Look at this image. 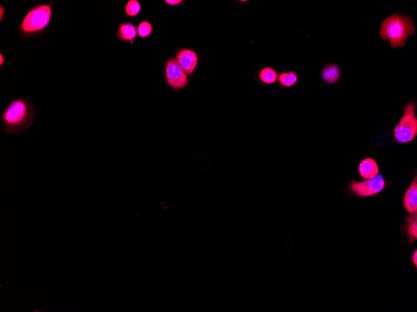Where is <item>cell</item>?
<instances>
[{
    "mask_svg": "<svg viewBox=\"0 0 417 312\" xmlns=\"http://www.w3.org/2000/svg\"><path fill=\"white\" fill-rule=\"evenodd\" d=\"M35 108L33 103L24 98L11 101L3 112L0 121L4 132L22 134L33 124Z\"/></svg>",
    "mask_w": 417,
    "mask_h": 312,
    "instance_id": "6da1fadb",
    "label": "cell"
},
{
    "mask_svg": "<svg viewBox=\"0 0 417 312\" xmlns=\"http://www.w3.org/2000/svg\"><path fill=\"white\" fill-rule=\"evenodd\" d=\"M52 3L34 6L20 23L19 33L23 36H32L43 33L50 24Z\"/></svg>",
    "mask_w": 417,
    "mask_h": 312,
    "instance_id": "3957f363",
    "label": "cell"
},
{
    "mask_svg": "<svg viewBox=\"0 0 417 312\" xmlns=\"http://www.w3.org/2000/svg\"><path fill=\"white\" fill-rule=\"evenodd\" d=\"M321 77L322 80L327 84L337 83L341 77L340 67L333 63L328 64L322 69Z\"/></svg>",
    "mask_w": 417,
    "mask_h": 312,
    "instance_id": "8fae6325",
    "label": "cell"
},
{
    "mask_svg": "<svg viewBox=\"0 0 417 312\" xmlns=\"http://www.w3.org/2000/svg\"><path fill=\"white\" fill-rule=\"evenodd\" d=\"M358 171L362 179H372L379 174V167L374 159L366 158L360 163Z\"/></svg>",
    "mask_w": 417,
    "mask_h": 312,
    "instance_id": "9c48e42d",
    "label": "cell"
},
{
    "mask_svg": "<svg viewBox=\"0 0 417 312\" xmlns=\"http://www.w3.org/2000/svg\"><path fill=\"white\" fill-rule=\"evenodd\" d=\"M298 80V75L294 71L282 72L278 74V83L283 87H293L296 85Z\"/></svg>",
    "mask_w": 417,
    "mask_h": 312,
    "instance_id": "4fadbf2b",
    "label": "cell"
},
{
    "mask_svg": "<svg viewBox=\"0 0 417 312\" xmlns=\"http://www.w3.org/2000/svg\"><path fill=\"white\" fill-rule=\"evenodd\" d=\"M4 64H5V56L3 54V51H1V52H0V66H3Z\"/></svg>",
    "mask_w": 417,
    "mask_h": 312,
    "instance_id": "ffe728a7",
    "label": "cell"
},
{
    "mask_svg": "<svg viewBox=\"0 0 417 312\" xmlns=\"http://www.w3.org/2000/svg\"><path fill=\"white\" fill-rule=\"evenodd\" d=\"M152 32V26L148 22H142L138 25V33L140 37H147Z\"/></svg>",
    "mask_w": 417,
    "mask_h": 312,
    "instance_id": "2e32d148",
    "label": "cell"
},
{
    "mask_svg": "<svg viewBox=\"0 0 417 312\" xmlns=\"http://www.w3.org/2000/svg\"><path fill=\"white\" fill-rule=\"evenodd\" d=\"M259 79L262 83L266 84H273L278 80V74L275 69L270 67L262 69L259 74Z\"/></svg>",
    "mask_w": 417,
    "mask_h": 312,
    "instance_id": "5bb4252c",
    "label": "cell"
},
{
    "mask_svg": "<svg viewBox=\"0 0 417 312\" xmlns=\"http://www.w3.org/2000/svg\"><path fill=\"white\" fill-rule=\"evenodd\" d=\"M125 14L129 17H135L138 15L141 11V5L137 0H130L124 7Z\"/></svg>",
    "mask_w": 417,
    "mask_h": 312,
    "instance_id": "9a60e30c",
    "label": "cell"
},
{
    "mask_svg": "<svg viewBox=\"0 0 417 312\" xmlns=\"http://www.w3.org/2000/svg\"><path fill=\"white\" fill-rule=\"evenodd\" d=\"M413 20L409 16L393 13L384 20L379 34L384 41H389L392 49L403 48L407 40L415 33Z\"/></svg>",
    "mask_w": 417,
    "mask_h": 312,
    "instance_id": "7a4b0ae2",
    "label": "cell"
},
{
    "mask_svg": "<svg viewBox=\"0 0 417 312\" xmlns=\"http://www.w3.org/2000/svg\"><path fill=\"white\" fill-rule=\"evenodd\" d=\"M403 205L405 209L410 215H416L417 212V179L416 174L413 180L412 184L405 192Z\"/></svg>",
    "mask_w": 417,
    "mask_h": 312,
    "instance_id": "ba28073f",
    "label": "cell"
},
{
    "mask_svg": "<svg viewBox=\"0 0 417 312\" xmlns=\"http://www.w3.org/2000/svg\"><path fill=\"white\" fill-rule=\"evenodd\" d=\"M406 223L407 224L405 226L404 231L406 232L410 242H412V243H413L414 241L417 239L416 214L407 216Z\"/></svg>",
    "mask_w": 417,
    "mask_h": 312,
    "instance_id": "7c38bea8",
    "label": "cell"
},
{
    "mask_svg": "<svg viewBox=\"0 0 417 312\" xmlns=\"http://www.w3.org/2000/svg\"><path fill=\"white\" fill-rule=\"evenodd\" d=\"M412 261L413 264L415 265V267L416 269L417 267V250L415 249L414 250L412 255Z\"/></svg>",
    "mask_w": 417,
    "mask_h": 312,
    "instance_id": "e0dca14e",
    "label": "cell"
},
{
    "mask_svg": "<svg viewBox=\"0 0 417 312\" xmlns=\"http://www.w3.org/2000/svg\"><path fill=\"white\" fill-rule=\"evenodd\" d=\"M138 33L136 26L132 23H128L119 26L116 36L122 42L133 43L135 42Z\"/></svg>",
    "mask_w": 417,
    "mask_h": 312,
    "instance_id": "30bf717a",
    "label": "cell"
},
{
    "mask_svg": "<svg viewBox=\"0 0 417 312\" xmlns=\"http://www.w3.org/2000/svg\"><path fill=\"white\" fill-rule=\"evenodd\" d=\"M165 2L170 5H176L182 2V0H166Z\"/></svg>",
    "mask_w": 417,
    "mask_h": 312,
    "instance_id": "ac0fdd59",
    "label": "cell"
},
{
    "mask_svg": "<svg viewBox=\"0 0 417 312\" xmlns=\"http://www.w3.org/2000/svg\"><path fill=\"white\" fill-rule=\"evenodd\" d=\"M416 102L407 103L402 108L404 115L393 130V141L397 144L412 142L417 136Z\"/></svg>",
    "mask_w": 417,
    "mask_h": 312,
    "instance_id": "277c9868",
    "label": "cell"
},
{
    "mask_svg": "<svg viewBox=\"0 0 417 312\" xmlns=\"http://www.w3.org/2000/svg\"><path fill=\"white\" fill-rule=\"evenodd\" d=\"M387 185L382 174H378L374 179L361 182L353 179L349 186V191L355 196L359 197H371L380 193Z\"/></svg>",
    "mask_w": 417,
    "mask_h": 312,
    "instance_id": "5b68a950",
    "label": "cell"
},
{
    "mask_svg": "<svg viewBox=\"0 0 417 312\" xmlns=\"http://www.w3.org/2000/svg\"><path fill=\"white\" fill-rule=\"evenodd\" d=\"M176 60L186 74L191 75L196 69L198 63L197 55L190 49H184L176 54Z\"/></svg>",
    "mask_w": 417,
    "mask_h": 312,
    "instance_id": "52a82bcc",
    "label": "cell"
},
{
    "mask_svg": "<svg viewBox=\"0 0 417 312\" xmlns=\"http://www.w3.org/2000/svg\"><path fill=\"white\" fill-rule=\"evenodd\" d=\"M5 14V10L2 5H0V21L2 22Z\"/></svg>",
    "mask_w": 417,
    "mask_h": 312,
    "instance_id": "d6986e66",
    "label": "cell"
},
{
    "mask_svg": "<svg viewBox=\"0 0 417 312\" xmlns=\"http://www.w3.org/2000/svg\"><path fill=\"white\" fill-rule=\"evenodd\" d=\"M166 75L169 85L174 89H182L187 86V74L176 60H169L166 66Z\"/></svg>",
    "mask_w": 417,
    "mask_h": 312,
    "instance_id": "8992f818",
    "label": "cell"
}]
</instances>
